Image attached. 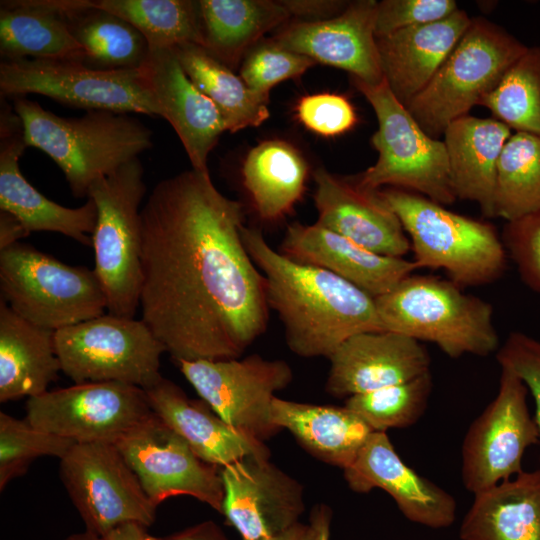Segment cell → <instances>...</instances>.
Instances as JSON below:
<instances>
[{
    "mask_svg": "<svg viewBox=\"0 0 540 540\" xmlns=\"http://www.w3.org/2000/svg\"><path fill=\"white\" fill-rule=\"evenodd\" d=\"M243 220L242 204L194 169L157 183L141 209V319L175 362L240 358L266 331Z\"/></svg>",
    "mask_w": 540,
    "mask_h": 540,
    "instance_id": "cell-1",
    "label": "cell"
},
{
    "mask_svg": "<svg viewBox=\"0 0 540 540\" xmlns=\"http://www.w3.org/2000/svg\"><path fill=\"white\" fill-rule=\"evenodd\" d=\"M242 238L293 353L329 358L351 336L384 330L371 295L332 272L286 257L259 229L244 226Z\"/></svg>",
    "mask_w": 540,
    "mask_h": 540,
    "instance_id": "cell-2",
    "label": "cell"
},
{
    "mask_svg": "<svg viewBox=\"0 0 540 540\" xmlns=\"http://www.w3.org/2000/svg\"><path fill=\"white\" fill-rule=\"evenodd\" d=\"M12 100L27 146L55 162L76 198H87L97 179L153 146L152 130L129 113L93 110L80 117H62L26 96Z\"/></svg>",
    "mask_w": 540,
    "mask_h": 540,
    "instance_id": "cell-3",
    "label": "cell"
},
{
    "mask_svg": "<svg viewBox=\"0 0 540 540\" xmlns=\"http://www.w3.org/2000/svg\"><path fill=\"white\" fill-rule=\"evenodd\" d=\"M375 303L384 330L431 342L451 358L499 349L491 304L450 279L411 274Z\"/></svg>",
    "mask_w": 540,
    "mask_h": 540,
    "instance_id": "cell-4",
    "label": "cell"
},
{
    "mask_svg": "<svg viewBox=\"0 0 540 540\" xmlns=\"http://www.w3.org/2000/svg\"><path fill=\"white\" fill-rule=\"evenodd\" d=\"M380 192L399 218L419 268L443 269L460 287L487 285L504 274L508 254L491 224L411 191Z\"/></svg>",
    "mask_w": 540,
    "mask_h": 540,
    "instance_id": "cell-5",
    "label": "cell"
},
{
    "mask_svg": "<svg viewBox=\"0 0 540 540\" xmlns=\"http://www.w3.org/2000/svg\"><path fill=\"white\" fill-rule=\"evenodd\" d=\"M351 79L378 120V129L371 138L378 159L352 177L355 183L370 191L382 186L411 190L441 205L456 201L444 142L421 128L384 79L375 85Z\"/></svg>",
    "mask_w": 540,
    "mask_h": 540,
    "instance_id": "cell-6",
    "label": "cell"
},
{
    "mask_svg": "<svg viewBox=\"0 0 540 540\" xmlns=\"http://www.w3.org/2000/svg\"><path fill=\"white\" fill-rule=\"evenodd\" d=\"M502 27L473 18L427 86L406 107L431 137L443 135L454 120L468 115L527 50Z\"/></svg>",
    "mask_w": 540,
    "mask_h": 540,
    "instance_id": "cell-7",
    "label": "cell"
},
{
    "mask_svg": "<svg viewBox=\"0 0 540 540\" xmlns=\"http://www.w3.org/2000/svg\"><path fill=\"white\" fill-rule=\"evenodd\" d=\"M147 188L139 158L97 179L88 197L97 207L92 233L94 271L108 313L134 318L141 287V203Z\"/></svg>",
    "mask_w": 540,
    "mask_h": 540,
    "instance_id": "cell-8",
    "label": "cell"
},
{
    "mask_svg": "<svg viewBox=\"0 0 540 540\" xmlns=\"http://www.w3.org/2000/svg\"><path fill=\"white\" fill-rule=\"evenodd\" d=\"M0 289L16 314L53 331L100 316L107 309L94 269L67 265L20 242L0 251Z\"/></svg>",
    "mask_w": 540,
    "mask_h": 540,
    "instance_id": "cell-9",
    "label": "cell"
},
{
    "mask_svg": "<svg viewBox=\"0 0 540 540\" xmlns=\"http://www.w3.org/2000/svg\"><path fill=\"white\" fill-rule=\"evenodd\" d=\"M0 94L6 98L39 94L85 111L161 117L143 67L104 70L78 60H1Z\"/></svg>",
    "mask_w": 540,
    "mask_h": 540,
    "instance_id": "cell-10",
    "label": "cell"
},
{
    "mask_svg": "<svg viewBox=\"0 0 540 540\" xmlns=\"http://www.w3.org/2000/svg\"><path fill=\"white\" fill-rule=\"evenodd\" d=\"M61 371L75 384L157 383L164 345L142 319L102 314L55 331Z\"/></svg>",
    "mask_w": 540,
    "mask_h": 540,
    "instance_id": "cell-11",
    "label": "cell"
},
{
    "mask_svg": "<svg viewBox=\"0 0 540 540\" xmlns=\"http://www.w3.org/2000/svg\"><path fill=\"white\" fill-rule=\"evenodd\" d=\"M59 460L60 479L86 531L104 537L125 523H154L157 506L114 444L75 443Z\"/></svg>",
    "mask_w": 540,
    "mask_h": 540,
    "instance_id": "cell-12",
    "label": "cell"
},
{
    "mask_svg": "<svg viewBox=\"0 0 540 540\" xmlns=\"http://www.w3.org/2000/svg\"><path fill=\"white\" fill-rule=\"evenodd\" d=\"M153 415L144 389L121 382H89L28 398L26 420L75 443H111Z\"/></svg>",
    "mask_w": 540,
    "mask_h": 540,
    "instance_id": "cell-13",
    "label": "cell"
},
{
    "mask_svg": "<svg viewBox=\"0 0 540 540\" xmlns=\"http://www.w3.org/2000/svg\"><path fill=\"white\" fill-rule=\"evenodd\" d=\"M181 373L226 423L261 441L277 434L271 420L275 393L293 379L289 364L252 354L243 359L180 360Z\"/></svg>",
    "mask_w": 540,
    "mask_h": 540,
    "instance_id": "cell-14",
    "label": "cell"
},
{
    "mask_svg": "<svg viewBox=\"0 0 540 540\" xmlns=\"http://www.w3.org/2000/svg\"><path fill=\"white\" fill-rule=\"evenodd\" d=\"M528 389L501 367L496 397L469 426L461 448V478L474 495L523 472L522 458L540 443L526 397Z\"/></svg>",
    "mask_w": 540,
    "mask_h": 540,
    "instance_id": "cell-15",
    "label": "cell"
},
{
    "mask_svg": "<svg viewBox=\"0 0 540 540\" xmlns=\"http://www.w3.org/2000/svg\"><path fill=\"white\" fill-rule=\"evenodd\" d=\"M158 506L175 496H191L221 514L224 498L220 468L200 459L154 413L114 444Z\"/></svg>",
    "mask_w": 540,
    "mask_h": 540,
    "instance_id": "cell-16",
    "label": "cell"
},
{
    "mask_svg": "<svg viewBox=\"0 0 540 540\" xmlns=\"http://www.w3.org/2000/svg\"><path fill=\"white\" fill-rule=\"evenodd\" d=\"M270 457L249 456L220 468L226 523L242 540H260L299 522L305 510L302 485Z\"/></svg>",
    "mask_w": 540,
    "mask_h": 540,
    "instance_id": "cell-17",
    "label": "cell"
},
{
    "mask_svg": "<svg viewBox=\"0 0 540 540\" xmlns=\"http://www.w3.org/2000/svg\"><path fill=\"white\" fill-rule=\"evenodd\" d=\"M377 1L351 2L338 15L288 22L271 38L281 47L350 73L368 84L383 81L375 21Z\"/></svg>",
    "mask_w": 540,
    "mask_h": 540,
    "instance_id": "cell-18",
    "label": "cell"
},
{
    "mask_svg": "<svg viewBox=\"0 0 540 540\" xmlns=\"http://www.w3.org/2000/svg\"><path fill=\"white\" fill-rule=\"evenodd\" d=\"M28 148L24 125L6 97L0 101V210L15 215L31 233L63 234L89 246L97 221L91 198L76 208L60 205L40 193L23 176L19 159Z\"/></svg>",
    "mask_w": 540,
    "mask_h": 540,
    "instance_id": "cell-19",
    "label": "cell"
},
{
    "mask_svg": "<svg viewBox=\"0 0 540 540\" xmlns=\"http://www.w3.org/2000/svg\"><path fill=\"white\" fill-rule=\"evenodd\" d=\"M343 471L351 490H384L414 523L440 529L452 525L456 518L454 497L410 468L395 451L386 432H372L354 462Z\"/></svg>",
    "mask_w": 540,
    "mask_h": 540,
    "instance_id": "cell-20",
    "label": "cell"
},
{
    "mask_svg": "<svg viewBox=\"0 0 540 540\" xmlns=\"http://www.w3.org/2000/svg\"><path fill=\"white\" fill-rule=\"evenodd\" d=\"M326 391L350 397L404 383L430 372V356L417 340L392 331H368L345 340L328 358Z\"/></svg>",
    "mask_w": 540,
    "mask_h": 540,
    "instance_id": "cell-21",
    "label": "cell"
},
{
    "mask_svg": "<svg viewBox=\"0 0 540 540\" xmlns=\"http://www.w3.org/2000/svg\"><path fill=\"white\" fill-rule=\"evenodd\" d=\"M313 176L316 224L380 255L403 258L411 250L399 218L380 190L363 189L352 177L341 178L324 168Z\"/></svg>",
    "mask_w": 540,
    "mask_h": 540,
    "instance_id": "cell-22",
    "label": "cell"
},
{
    "mask_svg": "<svg viewBox=\"0 0 540 540\" xmlns=\"http://www.w3.org/2000/svg\"><path fill=\"white\" fill-rule=\"evenodd\" d=\"M143 69L161 118L176 132L192 169L209 173L208 156L227 131L219 110L190 80L173 49H150Z\"/></svg>",
    "mask_w": 540,
    "mask_h": 540,
    "instance_id": "cell-23",
    "label": "cell"
},
{
    "mask_svg": "<svg viewBox=\"0 0 540 540\" xmlns=\"http://www.w3.org/2000/svg\"><path fill=\"white\" fill-rule=\"evenodd\" d=\"M280 252L296 262L332 272L374 298L419 269L414 261L377 254L316 223L291 224Z\"/></svg>",
    "mask_w": 540,
    "mask_h": 540,
    "instance_id": "cell-24",
    "label": "cell"
},
{
    "mask_svg": "<svg viewBox=\"0 0 540 540\" xmlns=\"http://www.w3.org/2000/svg\"><path fill=\"white\" fill-rule=\"evenodd\" d=\"M144 391L152 412L203 461L221 468L249 456L270 457L264 441L232 427L171 380L162 377Z\"/></svg>",
    "mask_w": 540,
    "mask_h": 540,
    "instance_id": "cell-25",
    "label": "cell"
},
{
    "mask_svg": "<svg viewBox=\"0 0 540 540\" xmlns=\"http://www.w3.org/2000/svg\"><path fill=\"white\" fill-rule=\"evenodd\" d=\"M470 23L457 9L439 21L376 38L383 79L401 104L407 107L427 86Z\"/></svg>",
    "mask_w": 540,
    "mask_h": 540,
    "instance_id": "cell-26",
    "label": "cell"
},
{
    "mask_svg": "<svg viewBox=\"0 0 540 540\" xmlns=\"http://www.w3.org/2000/svg\"><path fill=\"white\" fill-rule=\"evenodd\" d=\"M85 0H5L0 2L1 60L66 59L85 61L68 14Z\"/></svg>",
    "mask_w": 540,
    "mask_h": 540,
    "instance_id": "cell-27",
    "label": "cell"
},
{
    "mask_svg": "<svg viewBox=\"0 0 540 540\" xmlns=\"http://www.w3.org/2000/svg\"><path fill=\"white\" fill-rule=\"evenodd\" d=\"M443 135L456 198L476 202L486 217H495L497 165L511 129L493 117L466 115Z\"/></svg>",
    "mask_w": 540,
    "mask_h": 540,
    "instance_id": "cell-28",
    "label": "cell"
},
{
    "mask_svg": "<svg viewBox=\"0 0 540 540\" xmlns=\"http://www.w3.org/2000/svg\"><path fill=\"white\" fill-rule=\"evenodd\" d=\"M61 371L55 331L37 326L0 300V402L47 391Z\"/></svg>",
    "mask_w": 540,
    "mask_h": 540,
    "instance_id": "cell-29",
    "label": "cell"
},
{
    "mask_svg": "<svg viewBox=\"0 0 540 540\" xmlns=\"http://www.w3.org/2000/svg\"><path fill=\"white\" fill-rule=\"evenodd\" d=\"M271 420L287 429L315 458L342 468L349 467L374 432L346 406L314 405L275 397Z\"/></svg>",
    "mask_w": 540,
    "mask_h": 540,
    "instance_id": "cell-30",
    "label": "cell"
},
{
    "mask_svg": "<svg viewBox=\"0 0 540 540\" xmlns=\"http://www.w3.org/2000/svg\"><path fill=\"white\" fill-rule=\"evenodd\" d=\"M461 540H540V469L474 495Z\"/></svg>",
    "mask_w": 540,
    "mask_h": 540,
    "instance_id": "cell-31",
    "label": "cell"
},
{
    "mask_svg": "<svg viewBox=\"0 0 540 540\" xmlns=\"http://www.w3.org/2000/svg\"><path fill=\"white\" fill-rule=\"evenodd\" d=\"M199 5L202 47L233 71L266 33L292 17L283 1L199 0Z\"/></svg>",
    "mask_w": 540,
    "mask_h": 540,
    "instance_id": "cell-32",
    "label": "cell"
},
{
    "mask_svg": "<svg viewBox=\"0 0 540 540\" xmlns=\"http://www.w3.org/2000/svg\"><path fill=\"white\" fill-rule=\"evenodd\" d=\"M241 175L258 216L265 222H278L301 200L308 165L291 143L266 140L248 152Z\"/></svg>",
    "mask_w": 540,
    "mask_h": 540,
    "instance_id": "cell-33",
    "label": "cell"
},
{
    "mask_svg": "<svg viewBox=\"0 0 540 540\" xmlns=\"http://www.w3.org/2000/svg\"><path fill=\"white\" fill-rule=\"evenodd\" d=\"M173 50L190 80L215 104L227 131L235 133L258 127L269 118V96L249 88L240 76L204 47L188 43Z\"/></svg>",
    "mask_w": 540,
    "mask_h": 540,
    "instance_id": "cell-34",
    "label": "cell"
},
{
    "mask_svg": "<svg viewBox=\"0 0 540 540\" xmlns=\"http://www.w3.org/2000/svg\"><path fill=\"white\" fill-rule=\"evenodd\" d=\"M71 31L82 46L84 63L104 70L139 69L149 45L130 23L94 6L93 0L68 14Z\"/></svg>",
    "mask_w": 540,
    "mask_h": 540,
    "instance_id": "cell-35",
    "label": "cell"
},
{
    "mask_svg": "<svg viewBox=\"0 0 540 540\" xmlns=\"http://www.w3.org/2000/svg\"><path fill=\"white\" fill-rule=\"evenodd\" d=\"M94 6L124 19L145 38L149 49L203 46L199 1L93 0Z\"/></svg>",
    "mask_w": 540,
    "mask_h": 540,
    "instance_id": "cell-36",
    "label": "cell"
},
{
    "mask_svg": "<svg viewBox=\"0 0 540 540\" xmlns=\"http://www.w3.org/2000/svg\"><path fill=\"white\" fill-rule=\"evenodd\" d=\"M540 211V137L516 132L497 165L495 217L507 222Z\"/></svg>",
    "mask_w": 540,
    "mask_h": 540,
    "instance_id": "cell-37",
    "label": "cell"
},
{
    "mask_svg": "<svg viewBox=\"0 0 540 540\" xmlns=\"http://www.w3.org/2000/svg\"><path fill=\"white\" fill-rule=\"evenodd\" d=\"M479 105L510 129L540 137V47H528Z\"/></svg>",
    "mask_w": 540,
    "mask_h": 540,
    "instance_id": "cell-38",
    "label": "cell"
},
{
    "mask_svg": "<svg viewBox=\"0 0 540 540\" xmlns=\"http://www.w3.org/2000/svg\"><path fill=\"white\" fill-rule=\"evenodd\" d=\"M431 373L413 380L347 398L345 406L374 432L405 428L424 414L432 391Z\"/></svg>",
    "mask_w": 540,
    "mask_h": 540,
    "instance_id": "cell-39",
    "label": "cell"
},
{
    "mask_svg": "<svg viewBox=\"0 0 540 540\" xmlns=\"http://www.w3.org/2000/svg\"><path fill=\"white\" fill-rule=\"evenodd\" d=\"M74 441L42 431L26 419L0 412V490L22 476L37 458H62Z\"/></svg>",
    "mask_w": 540,
    "mask_h": 540,
    "instance_id": "cell-40",
    "label": "cell"
},
{
    "mask_svg": "<svg viewBox=\"0 0 540 540\" xmlns=\"http://www.w3.org/2000/svg\"><path fill=\"white\" fill-rule=\"evenodd\" d=\"M315 64L312 59L281 47L271 38L263 39L245 55L239 76L253 91L269 96L275 85L300 77Z\"/></svg>",
    "mask_w": 540,
    "mask_h": 540,
    "instance_id": "cell-41",
    "label": "cell"
},
{
    "mask_svg": "<svg viewBox=\"0 0 540 540\" xmlns=\"http://www.w3.org/2000/svg\"><path fill=\"white\" fill-rule=\"evenodd\" d=\"M294 110L295 117L306 129L323 137L344 134L358 121L352 103L337 93L322 92L303 96Z\"/></svg>",
    "mask_w": 540,
    "mask_h": 540,
    "instance_id": "cell-42",
    "label": "cell"
},
{
    "mask_svg": "<svg viewBox=\"0 0 540 540\" xmlns=\"http://www.w3.org/2000/svg\"><path fill=\"white\" fill-rule=\"evenodd\" d=\"M502 240L522 281L540 295V211L507 222Z\"/></svg>",
    "mask_w": 540,
    "mask_h": 540,
    "instance_id": "cell-43",
    "label": "cell"
},
{
    "mask_svg": "<svg viewBox=\"0 0 540 540\" xmlns=\"http://www.w3.org/2000/svg\"><path fill=\"white\" fill-rule=\"evenodd\" d=\"M457 9L454 0H383L377 3L375 36L439 21Z\"/></svg>",
    "mask_w": 540,
    "mask_h": 540,
    "instance_id": "cell-44",
    "label": "cell"
},
{
    "mask_svg": "<svg viewBox=\"0 0 540 540\" xmlns=\"http://www.w3.org/2000/svg\"><path fill=\"white\" fill-rule=\"evenodd\" d=\"M496 358L500 366L515 373L531 393L540 434V341L523 332H511Z\"/></svg>",
    "mask_w": 540,
    "mask_h": 540,
    "instance_id": "cell-45",
    "label": "cell"
},
{
    "mask_svg": "<svg viewBox=\"0 0 540 540\" xmlns=\"http://www.w3.org/2000/svg\"><path fill=\"white\" fill-rule=\"evenodd\" d=\"M283 2L292 17H311L317 18L316 20H322L323 17L325 19L334 17L348 5L343 1L285 0Z\"/></svg>",
    "mask_w": 540,
    "mask_h": 540,
    "instance_id": "cell-46",
    "label": "cell"
},
{
    "mask_svg": "<svg viewBox=\"0 0 540 540\" xmlns=\"http://www.w3.org/2000/svg\"><path fill=\"white\" fill-rule=\"evenodd\" d=\"M152 540H229L223 530L213 521H203L181 531Z\"/></svg>",
    "mask_w": 540,
    "mask_h": 540,
    "instance_id": "cell-47",
    "label": "cell"
},
{
    "mask_svg": "<svg viewBox=\"0 0 540 540\" xmlns=\"http://www.w3.org/2000/svg\"><path fill=\"white\" fill-rule=\"evenodd\" d=\"M29 234L15 215L0 210V251L18 243L20 239Z\"/></svg>",
    "mask_w": 540,
    "mask_h": 540,
    "instance_id": "cell-48",
    "label": "cell"
},
{
    "mask_svg": "<svg viewBox=\"0 0 540 540\" xmlns=\"http://www.w3.org/2000/svg\"><path fill=\"white\" fill-rule=\"evenodd\" d=\"M260 540H318V532L311 520L308 524L299 521L280 533Z\"/></svg>",
    "mask_w": 540,
    "mask_h": 540,
    "instance_id": "cell-49",
    "label": "cell"
},
{
    "mask_svg": "<svg viewBox=\"0 0 540 540\" xmlns=\"http://www.w3.org/2000/svg\"><path fill=\"white\" fill-rule=\"evenodd\" d=\"M102 538L104 540H152L153 536L148 534L147 527L130 522L117 526Z\"/></svg>",
    "mask_w": 540,
    "mask_h": 540,
    "instance_id": "cell-50",
    "label": "cell"
},
{
    "mask_svg": "<svg viewBox=\"0 0 540 540\" xmlns=\"http://www.w3.org/2000/svg\"><path fill=\"white\" fill-rule=\"evenodd\" d=\"M310 520L315 524L318 540H330L331 511L324 505L314 508Z\"/></svg>",
    "mask_w": 540,
    "mask_h": 540,
    "instance_id": "cell-51",
    "label": "cell"
},
{
    "mask_svg": "<svg viewBox=\"0 0 540 540\" xmlns=\"http://www.w3.org/2000/svg\"><path fill=\"white\" fill-rule=\"evenodd\" d=\"M64 540H104V539L92 532L85 530L84 532L71 534L67 536Z\"/></svg>",
    "mask_w": 540,
    "mask_h": 540,
    "instance_id": "cell-52",
    "label": "cell"
}]
</instances>
